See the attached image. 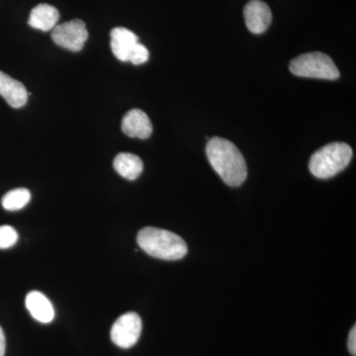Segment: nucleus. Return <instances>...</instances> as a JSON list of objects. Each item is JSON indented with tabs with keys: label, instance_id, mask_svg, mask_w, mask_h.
I'll list each match as a JSON object with an SVG mask.
<instances>
[{
	"label": "nucleus",
	"instance_id": "f257e3e1",
	"mask_svg": "<svg viewBox=\"0 0 356 356\" xmlns=\"http://www.w3.org/2000/svg\"><path fill=\"white\" fill-rule=\"evenodd\" d=\"M206 154L215 172L229 186H240L247 179V163L233 143L222 138H212L206 147Z\"/></svg>",
	"mask_w": 356,
	"mask_h": 356
},
{
	"label": "nucleus",
	"instance_id": "f03ea898",
	"mask_svg": "<svg viewBox=\"0 0 356 356\" xmlns=\"http://www.w3.org/2000/svg\"><path fill=\"white\" fill-rule=\"evenodd\" d=\"M137 242L147 254L163 261H178L188 252L184 238L172 232L153 227L140 229Z\"/></svg>",
	"mask_w": 356,
	"mask_h": 356
},
{
	"label": "nucleus",
	"instance_id": "7ed1b4c3",
	"mask_svg": "<svg viewBox=\"0 0 356 356\" xmlns=\"http://www.w3.org/2000/svg\"><path fill=\"white\" fill-rule=\"evenodd\" d=\"M353 159V149L344 143H332L311 156L309 168L314 177L327 179L343 172Z\"/></svg>",
	"mask_w": 356,
	"mask_h": 356
},
{
	"label": "nucleus",
	"instance_id": "20e7f679",
	"mask_svg": "<svg viewBox=\"0 0 356 356\" xmlns=\"http://www.w3.org/2000/svg\"><path fill=\"white\" fill-rule=\"evenodd\" d=\"M289 67L292 74L297 76L329 81H334L339 77V69L334 60L325 54L318 51L299 56L290 63Z\"/></svg>",
	"mask_w": 356,
	"mask_h": 356
},
{
	"label": "nucleus",
	"instance_id": "39448f33",
	"mask_svg": "<svg viewBox=\"0 0 356 356\" xmlns=\"http://www.w3.org/2000/svg\"><path fill=\"white\" fill-rule=\"evenodd\" d=\"M51 39L58 46L67 50L81 51L84 43L88 39L86 23L79 19H74L57 25L51 32Z\"/></svg>",
	"mask_w": 356,
	"mask_h": 356
},
{
	"label": "nucleus",
	"instance_id": "423d86ee",
	"mask_svg": "<svg viewBox=\"0 0 356 356\" xmlns=\"http://www.w3.org/2000/svg\"><path fill=\"white\" fill-rule=\"evenodd\" d=\"M142 332V320L137 313L129 312L114 323L111 329L112 341L119 348L127 350L138 343Z\"/></svg>",
	"mask_w": 356,
	"mask_h": 356
},
{
	"label": "nucleus",
	"instance_id": "0eeeda50",
	"mask_svg": "<svg viewBox=\"0 0 356 356\" xmlns=\"http://www.w3.org/2000/svg\"><path fill=\"white\" fill-rule=\"evenodd\" d=\"M243 15L248 29L254 34L266 32L273 20L270 8L261 0H250L243 9Z\"/></svg>",
	"mask_w": 356,
	"mask_h": 356
},
{
	"label": "nucleus",
	"instance_id": "6e6552de",
	"mask_svg": "<svg viewBox=\"0 0 356 356\" xmlns=\"http://www.w3.org/2000/svg\"><path fill=\"white\" fill-rule=\"evenodd\" d=\"M122 131L131 138L147 139L153 133V125L149 116L140 109H132L122 120Z\"/></svg>",
	"mask_w": 356,
	"mask_h": 356
},
{
	"label": "nucleus",
	"instance_id": "1a4fd4ad",
	"mask_svg": "<svg viewBox=\"0 0 356 356\" xmlns=\"http://www.w3.org/2000/svg\"><path fill=\"white\" fill-rule=\"evenodd\" d=\"M110 36H111V50L115 57L121 62H129L131 54L139 43L137 35L126 28L117 27L112 29Z\"/></svg>",
	"mask_w": 356,
	"mask_h": 356
},
{
	"label": "nucleus",
	"instance_id": "9d476101",
	"mask_svg": "<svg viewBox=\"0 0 356 356\" xmlns=\"http://www.w3.org/2000/svg\"><path fill=\"white\" fill-rule=\"evenodd\" d=\"M0 95L13 108H21L28 100V92L25 86L20 81L0 70Z\"/></svg>",
	"mask_w": 356,
	"mask_h": 356
},
{
	"label": "nucleus",
	"instance_id": "9b49d317",
	"mask_svg": "<svg viewBox=\"0 0 356 356\" xmlns=\"http://www.w3.org/2000/svg\"><path fill=\"white\" fill-rule=\"evenodd\" d=\"M25 304L32 317L40 323L49 324L55 318L54 307L43 293L38 291L28 293Z\"/></svg>",
	"mask_w": 356,
	"mask_h": 356
},
{
	"label": "nucleus",
	"instance_id": "f8f14e48",
	"mask_svg": "<svg viewBox=\"0 0 356 356\" xmlns=\"http://www.w3.org/2000/svg\"><path fill=\"white\" fill-rule=\"evenodd\" d=\"M60 19V13L56 7L50 4L42 3L32 9L28 24L34 29L48 32L57 26Z\"/></svg>",
	"mask_w": 356,
	"mask_h": 356
},
{
	"label": "nucleus",
	"instance_id": "ddd939ff",
	"mask_svg": "<svg viewBox=\"0 0 356 356\" xmlns=\"http://www.w3.org/2000/svg\"><path fill=\"white\" fill-rule=\"evenodd\" d=\"M113 166L122 177L128 180L137 179L144 170L142 159L130 153L119 154L114 159Z\"/></svg>",
	"mask_w": 356,
	"mask_h": 356
},
{
	"label": "nucleus",
	"instance_id": "4468645a",
	"mask_svg": "<svg viewBox=\"0 0 356 356\" xmlns=\"http://www.w3.org/2000/svg\"><path fill=\"white\" fill-rule=\"evenodd\" d=\"M30 199H31V193L28 189H13L3 196L1 204L7 211H18L24 208L29 203Z\"/></svg>",
	"mask_w": 356,
	"mask_h": 356
},
{
	"label": "nucleus",
	"instance_id": "2eb2a0df",
	"mask_svg": "<svg viewBox=\"0 0 356 356\" xmlns=\"http://www.w3.org/2000/svg\"><path fill=\"white\" fill-rule=\"evenodd\" d=\"M18 241V234L16 229L10 226L0 227V248L6 250L13 247Z\"/></svg>",
	"mask_w": 356,
	"mask_h": 356
},
{
	"label": "nucleus",
	"instance_id": "dca6fc26",
	"mask_svg": "<svg viewBox=\"0 0 356 356\" xmlns=\"http://www.w3.org/2000/svg\"><path fill=\"white\" fill-rule=\"evenodd\" d=\"M149 57V51H147L146 47H145L144 44L138 43L137 46L134 49L132 54H131L129 62L136 65H143L147 62Z\"/></svg>",
	"mask_w": 356,
	"mask_h": 356
},
{
	"label": "nucleus",
	"instance_id": "f3484780",
	"mask_svg": "<svg viewBox=\"0 0 356 356\" xmlns=\"http://www.w3.org/2000/svg\"><path fill=\"white\" fill-rule=\"evenodd\" d=\"M348 350L353 356L356 355V327H353L350 332L348 341Z\"/></svg>",
	"mask_w": 356,
	"mask_h": 356
},
{
	"label": "nucleus",
	"instance_id": "a211bd4d",
	"mask_svg": "<svg viewBox=\"0 0 356 356\" xmlns=\"http://www.w3.org/2000/svg\"><path fill=\"white\" fill-rule=\"evenodd\" d=\"M6 336H4L3 330L0 327V356H4L6 353Z\"/></svg>",
	"mask_w": 356,
	"mask_h": 356
}]
</instances>
